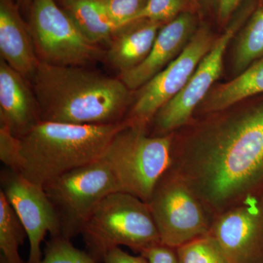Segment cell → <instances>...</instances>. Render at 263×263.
I'll return each instance as SVG.
<instances>
[{
    "label": "cell",
    "mask_w": 263,
    "mask_h": 263,
    "mask_svg": "<svg viewBox=\"0 0 263 263\" xmlns=\"http://www.w3.org/2000/svg\"><path fill=\"white\" fill-rule=\"evenodd\" d=\"M174 133L170 170L215 217L263 190V100Z\"/></svg>",
    "instance_id": "obj_1"
},
{
    "label": "cell",
    "mask_w": 263,
    "mask_h": 263,
    "mask_svg": "<svg viewBox=\"0 0 263 263\" xmlns=\"http://www.w3.org/2000/svg\"><path fill=\"white\" fill-rule=\"evenodd\" d=\"M32 80L42 122L92 125L124 122L130 90L121 79L80 66L40 61Z\"/></svg>",
    "instance_id": "obj_2"
},
{
    "label": "cell",
    "mask_w": 263,
    "mask_h": 263,
    "mask_svg": "<svg viewBox=\"0 0 263 263\" xmlns=\"http://www.w3.org/2000/svg\"><path fill=\"white\" fill-rule=\"evenodd\" d=\"M124 122L111 124L38 122L20 137L18 174L40 186L72 170L101 160Z\"/></svg>",
    "instance_id": "obj_3"
},
{
    "label": "cell",
    "mask_w": 263,
    "mask_h": 263,
    "mask_svg": "<svg viewBox=\"0 0 263 263\" xmlns=\"http://www.w3.org/2000/svg\"><path fill=\"white\" fill-rule=\"evenodd\" d=\"M86 251L103 263L109 251L124 246L138 254L161 243L148 203L130 194H110L92 213L82 231Z\"/></svg>",
    "instance_id": "obj_4"
},
{
    "label": "cell",
    "mask_w": 263,
    "mask_h": 263,
    "mask_svg": "<svg viewBox=\"0 0 263 263\" xmlns=\"http://www.w3.org/2000/svg\"><path fill=\"white\" fill-rule=\"evenodd\" d=\"M174 135L148 136L147 128L127 125L114 136L102 159L119 191L148 203L156 185L172 162Z\"/></svg>",
    "instance_id": "obj_5"
},
{
    "label": "cell",
    "mask_w": 263,
    "mask_h": 263,
    "mask_svg": "<svg viewBox=\"0 0 263 263\" xmlns=\"http://www.w3.org/2000/svg\"><path fill=\"white\" fill-rule=\"evenodd\" d=\"M43 187L60 221V234L70 240L81 234L104 198L119 191L113 173L103 159L68 171Z\"/></svg>",
    "instance_id": "obj_6"
},
{
    "label": "cell",
    "mask_w": 263,
    "mask_h": 263,
    "mask_svg": "<svg viewBox=\"0 0 263 263\" xmlns=\"http://www.w3.org/2000/svg\"><path fill=\"white\" fill-rule=\"evenodd\" d=\"M148 205L162 245L176 249L209 234L214 217L193 190L170 169L156 185Z\"/></svg>",
    "instance_id": "obj_7"
},
{
    "label": "cell",
    "mask_w": 263,
    "mask_h": 263,
    "mask_svg": "<svg viewBox=\"0 0 263 263\" xmlns=\"http://www.w3.org/2000/svg\"><path fill=\"white\" fill-rule=\"evenodd\" d=\"M29 28L40 61L52 65L82 66L101 51L90 42L56 0H33Z\"/></svg>",
    "instance_id": "obj_8"
},
{
    "label": "cell",
    "mask_w": 263,
    "mask_h": 263,
    "mask_svg": "<svg viewBox=\"0 0 263 263\" xmlns=\"http://www.w3.org/2000/svg\"><path fill=\"white\" fill-rule=\"evenodd\" d=\"M257 1L247 2L224 32L214 41L210 51L203 57L183 89L155 114L152 122L157 133L156 136L172 134L191 122L197 107L220 77L224 53L230 41L258 6Z\"/></svg>",
    "instance_id": "obj_9"
},
{
    "label": "cell",
    "mask_w": 263,
    "mask_h": 263,
    "mask_svg": "<svg viewBox=\"0 0 263 263\" xmlns=\"http://www.w3.org/2000/svg\"><path fill=\"white\" fill-rule=\"evenodd\" d=\"M214 41L209 26L201 24L179 56L140 88L124 121L147 128L157 111L183 89Z\"/></svg>",
    "instance_id": "obj_10"
},
{
    "label": "cell",
    "mask_w": 263,
    "mask_h": 263,
    "mask_svg": "<svg viewBox=\"0 0 263 263\" xmlns=\"http://www.w3.org/2000/svg\"><path fill=\"white\" fill-rule=\"evenodd\" d=\"M209 234L230 263H263V190L216 215Z\"/></svg>",
    "instance_id": "obj_11"
},
{
    "label": "cell",
    "mask_w": 263,
    "mask_h": 263,
    "mask_svg": "<svg viewBox=\"0 0 263 263\" xmlns=\"http://www.w3.org/2000/svg\"><path fill=\"white\" fill-rule=\"evenodd\" d=\"M1 191L27 232L29 254L27 263L43 258L41 245L46 235H61L58 217L42 186L9 168L2 170Z\"/></svg>",
    "instance_id": "obj_12"
},
{
    "label": "cell",
    "mask_w": 263,
    "mask_h": 263,
    "mask_svg": "<svg viewBox=\"0 0 263 263\" xmlns=\"http://www.w3.org/2000/svg\"><path fill=\"white\" fill-rule=\"evenodd\" d=\"M197 19V15L189 10L161 27L146 58L121 73L120 79L128 89H140L179 56L198 28Z\"/></svg>",
    "instance_id": "obj_13"
},
{
    "label": "cell",
    "mask_w": 263,
    "mask_h": 263,
    "mask_svg": "<svg viewBox=\"0 0 263 263\" xmlns=\"http://www.w3.org/2000/svg\"><path fill=\"white\" fill-rule=\"evenodd\" d=\"M40 119L39 108L34 91L26 78L0 60V124L6 126L20 138Z\"/></svg>",
    "instance_id": "obj_14"
},
{
    "label": "cell",
    "mask_w": 263,
    "mask_h": 263,
    "mask_svg": "<svg viewBox=\"0 0 263 263\" xmlns=\"http://www.w3.org/2000/svg\"><path fill=\"white\" fill-rule=\"evenodd\" d=\"M0 53L12 68L32 79L40 60L28 24L21 16L15 2L0 0Z\"/></svg>",
    "instance_id": "obj_15"
},
{
    "label": "cell",
    "mask_w": 263,
    "mask_h": 263,
    "mask_svg": "<svg viewBox=\"0 0 263 263\" xmlns=\"http://www.w3.org/2000/svg\"><path fill=\"white\" fill-rule=\"evenodd\" d=\"M164 24L142 19L119 29L109 43L108 62L120 73L134 68L148 56Z\"/></svg>",
    "instance_id": "obj_16"
},
{
    "label": "cell",
    "mask_w": 263,
    "mask_h": 263,
    "mask_svg": "<svg viewBox=\"0 0 263 263\" xmlns=\"http://www.w3.org/2000/svg\"><path fill=\"white\" fill-rule=\"evenodd\" d=\"M259 94H263V57L233 80L211 90L199 105L198 110L205 114L219 113Z\"/></svg>",
    "instance_id": "obj_17"
},
{
    "label": "cell",
    "mask_w": 263,
    "mask_h": 263,
    "mask_svg": "<svg viewBox=\"0 0 263 263\" xmlns=\"http://www.w3.org/2000/svg\"><path fill=\"white\" fill-rule=\"evenodd\" d=\"M63 9L93 43H110L118 29L100 0H62Z\"/></svg>",
    "instance_id": "obj_18"
},
{
    "label": "cell",
    "mask_w": 263,
    "mask_h": 263,
    "mask_svg": "<svg viewBox=\"0 0 263 263\" xmlns=\"http://www.w3.org/2000/svg\"><path fill=\"white\" fill-rule=\"evenodd\" d=\"M262 57L263 4L254 10L240 33L233 56L235 70L240 73Z\"/></svg>",
    "instance_id": "obj_19"
},
{
    "label": "cell",
    "mask_w": 263,
    "mask_h": 263,
    "mask_svg": "<svg viewBox=\"0 0 263 263\" xmlns=\"http://www.w3.org/2000/svg\"><path fill=\"white\" fill-rule=\"evenodd\" d=\"M26 238L23 224L0 190V263H24L19 248Z\"/></svg>",
    "instance_id": "obj_20"
},
{
    "label": "cell",
    "mask_w": 263,
    "mask_h": 263,
    "mask_svg": "<svg viewBox=\"0 0 263 263\" xmlns=\"http://www.w3.org/2000/svg\"><path fill=\"white\" fill-rule=\"evenodd\" d=\"M179 263H230L215 238L208 234L176 248Z\"/></svg>",
    "instance_id": "obj_21"
},
{
    "label": "cell",
    "mask_w": 263,
    "mask_h": 263,
    "mask_svg": "<svg viewBox=\"0 0 263 263\" xmlns=\"http://www.w3.org/2000/svg\"><path fill=\"white\" fill-rule=\"evenodd\" d=\"M39 263H98L87 251L76 248L62 235L51 236Z\"/></svg>",
    "instance_id": "obj_22"
},
{
    "label": "cell",
    "mask_w": 263,
    "mask_h": 263,
    "mask_svg": "<svg viewBox=\"0 0 263 263\" xmlns=\"http://www.w3.org/2000/svg\"><path fill=\"white\" fill-rule=\"evenodd\" d=\"M190 5H193V0H148L135 22L146 19L166 24L183 12L190 10H188Z\"/></svg>",
    "instance_id": "obj_23"
},
{
    "label": "cell",
    "mask_w": 263,
    "mask_h": 263,
    "mask_svg": "<svg viewBox=\"0 0 263 263\" xmlns=\"http://www.w3.org/2000/svg\"><path fill=\"white\" fill-rule=\"evenodd\" d=\"M148 0H100L118 30L136 21Z\"/></svg>",
    "instance_id": "obj_24"
},
{
    "label": "cell",
    "mask_w": 263,
    "mask_h": 263,
    "mask_svg": "<svg viewBox=\"0 0 263 263\" xmlns=\"http://www.w3.org/2000/svg\"><path fill=\"white\" fill-rule=\"evenodd\" d=\"M0 160L7 168L19 173L20 140L3 124H0Z\"/></svg>",
    "instance_id": "obj_25"
},
{
    "label": "cell",
    "mask_w": 263,
    "mask_h": 263,
    "mask_svg": "<svg viewBox=\"0 0 263 263\" xmlns=\"http://www.w3.org/2000/svg\"><path fill=\"white\" fill-rule=\"evenodd\" d=\"M148 263H179L176 249L159 243L142 254Z\"/></svg>",
    "instance_id": "obj_26"
},
{
    "label": "cell",
    "mask_w": 263,
    "mask_h": 263,
    "mask_svg": "<svg viewBox=\"0 0 263 263\" xmlns=\"http://www.w3.org/2000/svg\"><path fill=\"white\" fill-rule=\"evenodd\" d=\"M103 263H148V261L142 254L133 255L123 250L121 247H116L106 254Z\"/></svg>",
    "instance_id": "obj_27"
},
{
    "label": "cell",
    "mask_w": 263,
    "mask_h": 263,
    "mask_svg": "<svg viewBox=\"0 0 263 263\" xmlns=\"http://www.w3.org/2000/svg\"><path fill=\"white\" fill-rule=\"evenodd\" d=\"M243 1V0H214L218 20L221 23L228 22Z\"/></svg>",
    "instance_id": "obj_28"
},
{
    "label": "cell",
    "mask_w": 263,
    "mask_h": 263,
    "mask_svg": "<svg viewBox=\"0 0 263 263\" xmlns=\"http://www.w3.org/2000/svg\"><path fill=\"white\" fill-rule=\"evenodd\" d=\"M193 6L200 14H205L214 5V0H193Z\"/></svg>",
    "instance_id": "obj_29"
},
{
    "label": "cell",
    "mask_w": 263,
    "mask_h": 263,
    "mask_svg": "<svg viewBox=\"0 0 263 263\" xmlns=\"http://www.w3.org/2000/svg\"><path fill=\"white\" fill-rule=\"evenodd\" d=\"M32 2L33 0H17V4H18L20 10H22L24 13L29 14Z\"/></svg>",
    "instance_id": "obj_30"
},
{
    "label": "cell",
    "mask_w": 263,
    "mask_h": 263,
    "mask_svg": "<svg viewBox=\"0 0 263 263\" xmlns=\"http://www.w3.org/2000/svg\"><path fill=\"white\" fill-rule=\"evenodd\" d=\"M8 1H13L15 2V3H17V0H8Z\"/></svg>",
    "instance_id": "obj_31"
},
{
    "label": "cell",
    "mask_w": 263,
    "mask_h": 263,
    "mask_svg": "<svg viewBox=\"0 0 263 263\" xmlns=\"http://www.w3.org/2000/svg\"></svg>",
    "instance_id": "obj_32"
}]
</instances>
